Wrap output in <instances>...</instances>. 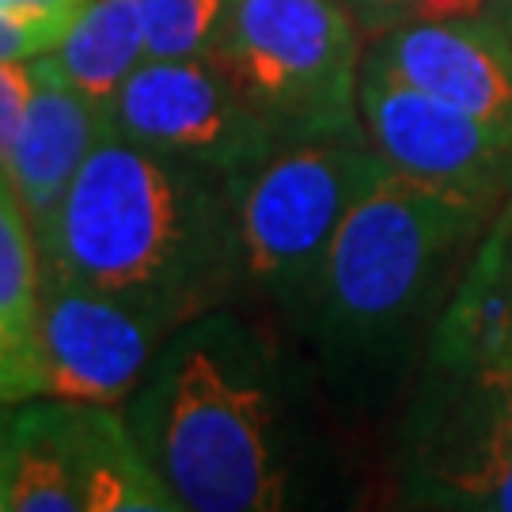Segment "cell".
I'll return each instance as SVG.
<instances>
[{
    "mask_svg": "<svg viewBox=\"0 0 512 512\" xmlns=\"http://www.w3.org/2000/svg\"><path fill=\"white\" fill-rule=\"evenodd\" d=\"M38 262L190 323L243 277L232 186L217 171L133 145L110 129L38 239Z\"/></svg>",
    "mask_w": 512,
    "mask_h": 512,
    "instance_id": "obj_1",
    "label": "cell"
},
{
    "mask_svg": "<svg viewBox=\"0 0 512 512\" xmlns=\"http://www.w3.org/2000/svg\"><path fill=\"white\" fill-rule=\"evenodd\" d=\"M129 433L186 512L285 505L289 463L266 353L224 311L167 338L126 410Z\"/></svg>",
    "mask_w": 512,
    "mask_h": 512,
    "instance_id": "obj_2",
    "label": "cell"
},
{
    "mask_svg": "<svg viewBox=\"0 0 512 512\" xmlns=\"http://www.w3.org/2000/svg\"><path fill=\"white\" fill-rule=\"evenodd\" d=\"M497 205L391 171L346 213L311 304L323 342L368 349L399 338L433 304Z\"/></svg>",
    "mask_w": 512,
    "mask_h": 512,
    "instance_id": "obj_3",
    "label": "cell"
},
{
    "mask_svg": "<svg viewBox=\"0 0 512 512\" xmlns=\"http://www.w3.org/2000/svg\"><path fill=\"white\" fill-rule=\"evenodd\" d=\"M209 57L285 145L365 137V54L346 0H236Z\"/></svg>",
    "mask_w": 512,
    "mask_h": 512,
    "instance_id": "obj_4",
    "label": "cell"
},
{
    "mask_svg": "<svg viewBox=\"0 0 512 512\" xmlns=\"http://www.w3.org/2000/svg\"><path fill=\"white\" fill-rule=\"evenodd\" d=\"M384 175L368 137H334L277 148L232 179L243 281L285 308L311 311L342 220Z\"/></svg>",
    "mask_w": 512,
    "mask_h": 512,
    "instance_id": "obj_5",
    "label": "cell"
},
{
    "mask_svg": "<svg viewBox=\"0 0 512 512\" xmlns=\"http://www.w3.org/2000/svg\"><path fill=\"white\" fill-rule=\"evenodd\" d=\"M107 110L110 129L126 141L228 183L285 148L213 57H148Z\"/></svg>",
    "mask_w": 512,
    "mask_h": 512,
    "instance_id": "obj_6",
    "label": "cell"
},
{
    "mask_svg": "<svg viewBox=\"0 0 512 512\" xmlns=\"http://www.w3.org/2000/svg\"><path fill=\"white\" fill-rule=\"evenodd\" d=\"M361 129L391 171L475 198L512 194V137L475 114L421 92L384 61H361Z\"/></svg>",
    "mask_w": 512,
    "mask_h": 512,
    "instance_id": "obj_7",
    "label": "cell"
},
{
    "mask_svg": "<svg viewBox=\"0 0 512 512\" xmlns=\"http://www.w3.org/2000/svg\"><path fill=\"white\" fill-rule=\"evenodd\" d=\"M183 323L145 304L42 270L46 395L73 406H122Z\"/></svg>",
    "mask_w": 512,
    "mask_h": 512,
    "instance_id": "obj_8",
    "label": "cell"
},
{
    "mask_svg": "<svg viewBox=\"0 0 512 512\" xmlns=\"http://www.w3.org/2000/svg\"><path fill=\"white\" fill-rule=\"evenodd\" d=\"M429 387L512 421V194L478 236L433 330Z\"/></svg>",
    "mask_w": 512,
    "mask_h": 512,
    "instance_id": "obj_9",
    "label": "cell"
},
{
    "mask_svg": "<svg viewBox=\"0 0 512 512\" xmlns=\"http://www.w3.org/2000/svg\"><path fill=\"white\" fill-rule=\"evenodd\" d=\"M368 54L421 92L512 137V35L490 16L410 23L372 38Z\"/></svg>",
    "mask_w": 512,
    "mask_h": 512,
    "instance_id": "obj_10",
    "label": "cell"
},
{
    "mask_svg": "<svg viewBox=\"0 0 512 512\" xmlns=\"http://www.w3.org/2000/svg\"><path fill=\"white\" fill-rule=\"evenodd\" d=\"M406 475L429 505L512 512V421L429 387L410 433Z\"/></svg>",
    "mask_w": 512,
    "mask_h": 512,
    "instance_id": "obj_11",
    "label": "cell"
},
{
    "mask_svg": "<svg viewBox=\"0 0 512 512\" xmlns=\"http://www.w3.org/2000/svg\"><path fill=\"white\" fill-rule=\"evenodd\" d=\"M31 69L35 92L27 99L4 171L27 209L35 239H42L50 232L76 171L110 133V110L76 92L50 54L31 57Z\"/></svg>",
    "mask_w": 512,
    "mask_h": 512,
    "instance_id": "obj_12",
    "label": "cell"
},
{
    "mask_svg": "<svg viewBox=\"0 0 512 512\" xmlns=\"http://www.w3.org/2000/svg\"><path fill=\"white\" fill-rule=\"evenodd\" d=\"M73 406V403H69ZM80 512H175L179 501L114 406H73Z\"/></svg>",
    "mask_w": 512,
    "mask_h": 512,
    "instance_id": "obj_13",
    "label": "cell"
},
{
    "mask_svg": "<svg viewBox=\"0 0 512 512\" xmlns=\"http://www.w3.org/2000/svg\"><path fill=\"white\" fill-rule=\"evenodd\" d=\"M50 57L76 92L110 107L129 76L148 61L137 0H88V8L76 16Z\"/></svg>",
    "mask_w": 512,
    "mask_h": 512,
    "instance_id": "obj_14",
    "label": "cell"
},
{
    "mask_svg": "<svg viewBox=\"0 0 512 512\" xmlns=\"http://www.w3.org/2000/svg\"><path fill=\"white\" fill-rule=\"evenodd\" d=\"M16 471L12 509L16 512H80L73 467V406L38 395L12 410Z\"/></svg>",
    "mask_w": 512,
    "mask_h": 512,
    "instance_id": "obj_15",
    "label": "cell"
},
{
    "mask_svg": "<svg viewBox=\"0 0 512 512\" xmlns=\"http://www.w3.org/2000/svg\"><path fill=\"white\" fill-rule=\"evenodd\" d=\"M0 327L12 330L19 342L42 349L38 239L4 167H0Z\"/></svg>",
    "mask_w": 512,
    "mask_h": 512,
    "instance_id": "obj_16",
    "label": "cell"
},
{
    "mask_svg": "<svg viewBox=\"0 0 512 512\" xmlns=\"http://www.w3.org/2000/svg\"><path fill=\"white\" fill-rule=\"evenodd\" d=\"M236 0H137L148 57H209Z\"/></svg>",
    "mask_w": 512,
    "mask_h": 512,
    "instance_id": "obj_17",
    "label": "cell"
},
{
    "mask_svg": "<svg viewBox=\"0 0 512 512\" xmlns=\"http://www.w3.org/2000/svg\"><path fill=\"white\" fill-rule=\"evenodd\" d=\"M361 35L380 38L410 23H437V19H497V0H346Z\"/></svg>",
    "mask_w": 512,
    "mask_h": 512,
    "instance_id": "obj_18",
    "label": "cell"
},
{
    "mask_svg": "<svg viewBox=\"0 0 512 512\" xmlns=\"http://www.w3.org/2000/svg\"><path fill=\"white\" fill-rule=\"evenodd\" d=\"M46 395V357L42 349L19 342L0 327V406H19Z\"/></svg>",
    "mask_w": 512,
    "mask_h": 512,
    "instance_id": "obj_19",
    "label": "cell"
},
{
    "mask_svg": "<svg viewBox=\"0 0 512 512\" xmlns=\"http://www.w3.org/2000/svg\"><path fill=\"white\" fill-rule=\"evenodd\" d=\"M31 92H35L31 61H0V167L12 152V141H16Z\"/></svg>",
    "mask_w": 512,
    "mask_h": 512,
    "instance_id": "obj_20",
    "label": "cell"
},
{
    "mask_svg": "<svg viewBox=\"0 0 512 512\" xmlns=\"http://www.w3.org/2000/svg\"><path fill=\"white\" fill-rule=\"evenodd\" d=\"M57 42H61L57 31L16 12L8 0H0V61H31L38 54H50Z\"/></svg>",
    "mask_w": 512,
    "mask_h": 512,
    "instance_id": "obj_21",
    "label": "cell"
},
{
    "mask_svg": "<svg viewBox=\"0 0 512 512\" xmlns=\"http://www.w3.org/2000/svg\"><path fill=\"white\" fill-rule=\"evenodd\" d=\"M8 4L23 16H31L35 23H42V27L57 31L61 38L76 23V16L88 8V0H8Z\"/></svg>",
    "mask_w": 512,
    "mask_h": 512,
    "instance_id": "obj_22",
    "label": "cell"
},
{
    "mask_svg": "<svg viewBox=\"0 0 512 512\" xmlns=\"http://www.w3.org/2000/svg\"><path fill=\"white\" fill-rule=\"evenodd\" d=\"M12 471H16V437H12V414L0 410V512L12 509Z\"/></svg>",
    "mask_w": 512,
    "mask_h": 512,
    "instance_id": "obj_23",
    "label": "cell"
},
{
    "mask_svg": "<svg viewBox=\"0 0 512 512\" xmlns=\"http://www.w3.org/2000/svg\"><path fill=\"white\" fill-rule=\"evenodd\" d=\"M497 23L512 35V0H497Z\"/></svg>",
    "mask_w": 512,
    "mask_h": 512,
    "instance_id": "obj_24",
    "label": "cell"
}]
</instances>
